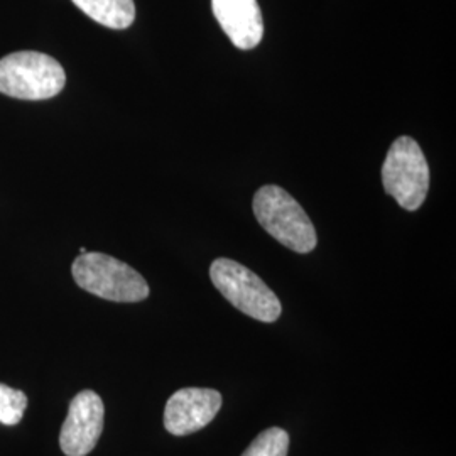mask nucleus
I'll use <instances>...</instances> for the list:
<instances>
[{
    "mask_svg": "<svg viewBox=\"0 0 456 456\" xmlns=\"http://www.w3.org/2000/svg\"><path fill=\"white\" fill-rule=\"evenodd\" d=\"M252 207L261 227L289 250L310 254L318 245V235L310 216L281 186H262L254 196Z\"/></svg>",
    "mask_w": 456,
    "mask_h": 456,
    "instance_id": "1",
    "label": "nucleus"
},
{
    "mask_svg": "<svg viewBox=\"0 0 456 456\" xmlns=\"http://www.w3.org/2000/svg\"><path fill=\"white\" fill-rule=\"evenodd\" d=\"M71 274L83 291L115 303H139L151 293L146 279L135 269L100 252L80 254Z\"/></svg>",
    "mask_w": 456,
    "mask_h": 456,
    "instance_id": "2",
    "label": "nucleus"
},
{
    "mask_svg": "<svg viewBox=\"0 0 456 456\" xmlns=\"http://www.w3.org/2000/svg\"><path fill=\"white\" fill-rule=\"evenodd\" d=\"M66 73L54 58L19 51L0 60V94L19 100H48L65 88Z\"/></svg>",
    "mask_w": 456,
    "mask_h": 456,
    "instance_id": "3",
    "label": "nucleus"
},
{
    "mask_svg": "<svg viewBox=\"0 0 456 456\" xmlns=\"http://www.w3.org/2000/svg\"><path fill=\"white\" fill-rule=\"evenodd\" d=\"M213 286L247 316L262 322L274 323L279 320L282 306L274 291L261 277L242 264L232 259H216L210 267Z\"/></svg>",
    "mask_w": 456,
    "mask_h": 456,
    "instance_id": "4",
    "label": "nucleus"
},
{
    "mask_svg": "<svg viewBox=\"0 0 456 456\" xmlns=\"http://www.w3.org/2000/svg\"><path fill=\"white\" fill-rule=\"evenodd\" d=\"M382 184L404 210L416 212L429 190V166L423 149L408 135L392 142L382 166Z\"/></svg>",
    "mask_w": 456,
    "mask_h": 456,
    "instance_id": "5",
    "label": "nucleus"
},
{
    "mask_svg": "<svg viewBox=\"0 0 456 456\" xmlns=\"http://www.w3.org/2000/svg\"><path fill=\"white\" fill-rule=\"evenodd\" d=\"M105 406L97 392L82 391L73 397L60 433L66 456H86L97 446L103 431Z\"/></svg>",
    "mask_w": 456,
    "mask_h": 456,
    "instance_id": "6",
    "label": "nucleus"
},
{
    "mask_svg": "<svg viewBox=\"0 0 456 456\" xmlns=\"http://www.w3.org/2000/svg\"><path fill=\"white\" fill-rule=\"evenodd\" d=\"M222 394L215 389H180L166 403L164 428L175 436L193 435L212 423L222 409Z\"/></svg>",
    "mask_w": 456,
    "mask_h": 456,
    "instance_id": "7",
    "label": "nucleus"
},
{
    "mask_svg": "<svg viewBox=\"0 0 456 456\" xmlns=\"http://www.w3.org/2000/svg\"><path fill=\"white\" fill-rule=\"evenodd\" d=\"M212 11L232 45L254 49L264 37V20L257 0H212Z\"/></svg>",
    "mask_w": 456,
    "mask_h": 456,
    "instance_id": "8",
    "label": "nucleus"
},
{
    "mask_svg": "<svg viewBox=\"0 0 456 456\" xmlns=\"http://www.w3.org/2000/svg\"><path fill=\"white\" fill-rule=\"evenodd\" d=\"M73 4L90 19L110 29H127L135 19L134 0H73Z\"/></svg>",
    "mask_w": 456,
    "mask_h": 456,
    "instance_id": "9",
    "label": "nucleus"
},
{
    "mask_svg": "<svg viewBox=\"0 0 456 456\" xmlns=\"http://www.w3.org/2000/svg\"><path fill=\"white\" fill-rule=\"evenodd\" d=\"M289 435L282 428H269L250 443L242 456H288Z\"/></svg>",
    "mask_w": 456,
    "mask_h": 456,
    "instance_id": "10",
    "label": "nucleus"
},
{
    "mask_svg": "<svg viewBox=\"0 0 456 456\" xmlns=\"http://www.w3.org/2000/svg\"><path fill=\"white\" fill-rule=\"evenodd\" d=\"M28 409V395L22 391L0 384V424L16 426Z\"/></svg>",
    "mask_w": 456,
    "mask_h": 456,
    "instance_id": "11",
    "label": "nucleus"
}]
</instances>
